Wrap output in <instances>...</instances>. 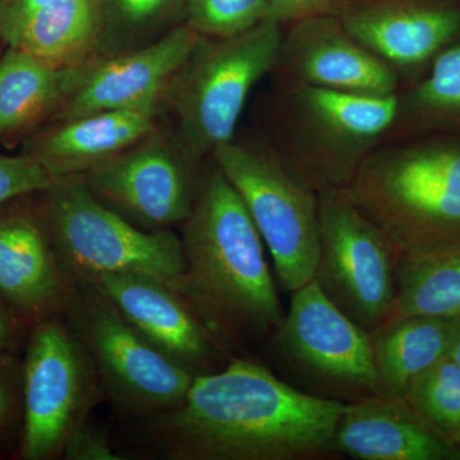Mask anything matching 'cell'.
Wrapping results in <instances>:
<instances>
[{"instance_id":"6da1fadb","label":"cell","mask_w":460,"mask_h":460,"mask_svg":"<svg viewBox=\"0 0 460 460\" xmlns=\"http://www.w3.org/2000/svg\"><path fill=\"white\" fill-rule=\"evenodd\" d=\"M345 408L233 356L222 370L195 376L180 407L142 422L166 459L299 460L332 454Z\"/></svg>"},{"instance_id":"7a4b0ae2","label":"cell","mask_w":460,"mask_h":460,"mask_svg":"<svg viewBox=\"0 0 460 460\" xmlns=\"http://www.w3.org/2000/svg\"><path fill=\"white\" fill-rule=\"evenodd\" d=\"M181 226L184 301L226 353L268 343L286 314L278 281L252 217L211 157Z\"/></svg>"},{"instance_id":"3957f363","label":"cell","mask_w":460,"mask_h":460,"mask_svg":"<svg viewBox=\"0 0 460 460\" xmlns=\"http://www.w3.org/2000/svg\"><path fill=\"white\" fill-rule=\"evenodd\" d=\"M343 192L402 253L460 247V135L386 137Z\"/></svg>"},{"instance_id":"277c9868","label":"cell","mask_w":460,"mask_h":460,"mask_svg":"<svg viewBox=\"0 0 460 460\" xmlns=\"http://www.w3.org/2000/svg\"><path fill=\"white\" fill-rule=\"evenodd\" d=\"M398 95L365 96L275 83L262 104L263 140L317 193L343 190L394 126Z\"/></svg>"},{"instance_id":"5b68a950","label":"cell","mask_w":460,"mask_h":460,"mask_svg":"<svg viewBox=\"0 0 460 460\" xmlns=\"http://www.w3.org/2000/svg\"><path fill=\"white\" fill-rule=\"evenodd\" d=\"M33 199L77 286L99 275L136 274L181 295L186 265L181 237L172 229L138 228L100 202L81 175L58 178Z\"/></svg>"},{"instance_id":"8992f818","label":"cell","mask_w":460,"mask_h":460,"mask_svg":"<svg viewBox=\"0 0 460 460\" xmlns=\"http://www.w3.org/2000/svg\"><path fill=\"white\" fill-rule=\"evenodd\" d=\"M283 31L268 20L229 38L199 36L166 105L178 138L199 162L234 140L251 91L274 68Z\"/></svg>"},{"instance_id":"52a82bcc","label":"cell","mask_w":460,"mask_h":460,"mask_svg":"<svg viewBox=\"0 0 460 460\" xmlns=\"http://www.w3.org/2000/svg\"><path fill=\"white\" fill-rule=\"evenodd\" d=\"M211 159L252 217L284 292L314 280L320 252V199L298 180L262 137L217 147Z\"/></svg>"},{"instance_id":"ba28073f","label":"cell","mask_w":460,"mask_h":460,"mask_svg":"<svg viewBox=\"0 0 460 460\" xmlns=\"http://www.w3.org/2000/svg\"><path fill=\"white\" fill-rule=\"evenodd\" d=\"M65 314L118 411L144 420L183 402L195 375L156 349L98 290L77 286Z\"/></svg>"},{"instance_id":"9c48e42d","label":"cell","mask_w":460,"mask_h":460,"mask_svg":"<svg viewBox=\"0 0 460 460\" xmlns=\"http://www.w3.org/2000/svg\"><path fill=\"white\" fill-rule=\"evenodd\" d=\"M269 350L302 390L344 402L378 395L370 332L359 328L313 280L290 295Z\"/></svg>"},{"instance_id":"30bf717a","label":"cell","mask_w":460,"mask_h":460,"mask_svg":"<svg viewBox=\"0 0 460 460\" xmlns=\"http://www.w3.org/2000/svg\"><path fill=\"white\" fill-rule=\"evenodd\" d=\"M319 199L314 280L341 313L371 334L394 313L401 250L343 190H326Z\"/></svg>"},{"instance_id":"8fae6325","label":"cell","mask_w":460,"mask_h":460,"mask_svg":"<svg viewBox=\"0 0 460 460\" xmlns=\"http://www.w3.org/2000/svg\"><path fill=\"white\" fill-rule=\"evenodd\" d=\"M102 394L93 363L66 321L53 316L33 323L22 367L21 456H62Z\"/></svg>"},{"instance_id":"7c38bea8","label":"cell","mask_w":460,"mask_h":460,"mask_svg":"<svg viewBox=\"0 0 460 460\" xmlns=\"http://www.w3.org/2000/svg\"><path fill=\"white\" fill-rule=\"evenodd\" d=\"M205 163L190 155L174 129L160 126L81 177L100 202L138 228L172 229L190 217Z\"/></svg>"},{"instance_id":"4fadbf2b","label":"cell","mask_w":460,"mask_h":460,"mask_svg":"<svg viewBox=\"0 0 460 460\" xmlns=\"http://www.w3.org/2000/svg\"><path fill=\"white\" fill-rule=\"evenodd\" d=\"M275 83L305 84L365 96H394L402 81L387 63L348 31L337 16L296 21L284 27Z\"/></svg>"},{"instance_id":"5bb4252c","label":"cell","mask_w":460,"mask_h":460,"mask_svg":"<svg viewBox=\"0 0 460 460\" xmlns=\"http://www.w3.org/2000/svg\"><path fill=\"white\" fill-rule=\"evenodd\" d=\"M335 16L394 69L402 87L460 39V0H345Z\"/></svg>"},{"instance_id":"9a60e30c","label":"cell","mask_w":460,"mask_h":460,"mask_svg":"<svg viewBox=\"0 0 460 460\" xmlns=\"http://www.w3.org/2000/svg\"><path fill=\"white\" fill-rule=\"evenodd\" d=\"M199 36L181 25L141 49L93 60L48 123L96 111H162Z\"/></svg>"},{"instance_id":"2e32d148","label":"cell","mask_w":460,"mask_h":460,"mask_svg":"<svg viewBox=\"0 0 460 460\" xmlns=\"http://www.w3.org/2000/svg\"><path fill=\"white\" fill-rule=\"evenodd\" d=\"M77 284L60 262L33 195L0 208V296L27 323L65 314Z\"/></svg>"},{"instance_id":"e0dca14e","label":"cell","mask_w":460,"mask_h":460,"mask_svg":"<svg viewBox=\"0 0 460 460\" xmlns=\"http://www.w3.org/2000/svg\"><path fill=\"white\" fill-rule=\"evenodd\" d=\"M102 293L156 349L190 374L214 372L233 356L193 313L180 293L162 281L136 274H104L84 284Z\"/></svg>"},{"instance_id":"ac0fdd59","label":"cell","mask_w":460,"mask_h":460,"mask_svg":"<svg viewBox=\"0 0 460 460\" xmlns=\"http://www.w3.org/2000/svg\"><path fill=\"white\" fill-rule=\"evenodd\" d=\"M159 111H96L44 124L22 142L53 178L77 177L137 144L160 127Z\"/></svg>"},{"instance_id":"d6986e66","label":"cell","mask_w":460,"mask_h":460,"mask_svg":"<svg viewBox=\"0 0 460 460\" xmlns=\"http://www.w3.org/2000/svg\"><path fill=\"white\" fill-rule=\"evenodd\" d=\"M332 453L358 460H460V450L429 429L407 402L380 395L347 402Z\"/></svg>"},{"instance_id":"ffe728a7","label":"cell","mask_w":460,"mask_h":460,"mask_svg":"<svg viewBox=\"0 0 460 460\" xmlns=\"http://www.w3.org/2000/svg\"><path fill=\"white\" fill-rule=\"evenodd\" d=\"M80 68H56L25 51L0 54V142H23L49 122L77 86Z\"/></svg>"},{"instance_id":"44dd1931","label":"cell","mask_w":460,"mask_h":460,"mask_svg":"<svg viewBox=\"0 0 460 460\" xmlns=\"http://www.w3.org/2000/svg\"><path fill=\"white\" fill-rule=\"evenodd\" d=\"M99 36L96 0H53L27 14L2 42L56 68H80L98 59Z\"/></svg>"},{"instance_id":"7402d4cb","label":"cell","mask_w":460,"mask_h":460,"mask_svg":"<svg viewBox=\"0 0 460 460\" xmlns=\"http://www.w3.org/2000/svg\"><path fill=\"white\" fill-rule=\"evenodd\" d=\"M452 325L441 317L410 316L371 332L378 395L402 399L411 381L447 354Z\"/></svg>"},{"instance_id":"603a6c76","label":"cell","mask_w":460,"mask_h":460,"mask_svg":"<svg viewBox=\"0 0 460 460\" xmlns=\"http://www.w3.org/2000/svg\"><path fill=\"white\" fill-rule=\"evenodd\" d=\"M420 133L460 135V39L398 93L395 122L387 137Z\"/></svg>"},{"instance_id":"cb8c5ba5","label":"cell","mask_w":460,"mask_h":460,"mask_svg":"<svg viewBox=\"0 0 460 460\" xmlns=\"http://www.w3.org/2000/svg\"><path fill=\"white\" fill-rule=\"evenodd\" d=\"M410 316L460 317V247L402 253L390 321Z\"/></svg>"},{"instance_id":"d4e9b609","label":"cell","mask_w":460,"mask_h":460,"mask_svg":"<svg viewBox=\"0 0 460 460\" xmlns=\"http://www.w3.org/2000/svg\"><path fill=\"white\" fill-rule=\"evenodd\" d=\"M98 59L141 49L184 25L186 0H96ZM96 59V60H98Z\"/></svg>"},{"instance_id":"484cf974","label":"cell","mask_w":460,"mask_h":460,"mask_svg":"<svg viewBox=\"0 0 460 460\" xmlns=\"http://www.w3.org/2000/svg\"><path fill=\"white\" fill-rule=\"evenodd\" d=\"M402 401L429 429L452 444L460 429V366L445 354L411 381Z\"/></svg>"},{"instance_id":"4316f807","label":"cell","mask_w":460,"mask_h":460,"mask_svg":"<svg viewBox=\"0 0 460 460\" xmlns=\"http://www.w3.org/2000/svg\"><path fill=\"white\" fill-rule=\"evenodd\" d=\"M269 17L268 0H186L184 25L206 38H229Z\"/></svg>"},{"instance_id":"83f0119b","label":"cell","mask_w":460,"mask_h":460,"mask_svg":"<svg viewBox=\"0 0 460 460\" xmlns=\"http://www.w3.org/2000/svg\"><path fill=\"white\" fill-rule=\"evenodd\" d=\"M56 180L25 154H0V208L13 199L40 192Z\"/></svg>"},{"instance_id":"f1b7e54d","label":"cell","mask_w":460,"mask_h":460,"mask_svg":"<svg viewBox=\"0 0 460 460\" xmlns=\"http://www.w3.org/2000/svg\"><path fill=\"white\" fill-rule=\"evenodd\" d=\"M66 460H120L111 449L107 436L89 422L80 426L66 441L62 454Z\"/></svg>"},{"instance_id":"f546056e","label":"cell","mask_w":460,"mask_h":460,"mask_svg":"<svg viewBox=\"0 0 460 460\" xmlns=\"http://www.w3.org/2000/svg\"><path fill=\"white\" fill-rule=\"evenodd\" d=\"M345 0H268L270 20L286 27L296 21L335 16Z\"/></svg>"},{"instance_id":"4dcf8cb0","label":"cell","mask_w":460,"mask_h":460,"mask_svg":"<svg viewBox=\"0 0 460 460\" xmlns=\"http://www.w3.org/2000/svg\"><path fill=\"white\" fill-rule=\"evenodd\" d=\"M9 348L0 347V432L11 425L17 414L20 404L18 384H22V377H18L14 362L8 354Z\"/></svg>"},{"instance_id":"1f68e13d","label":"cell","mask_w":460,"mask_h":460,"mask_svg":"<svg viewBox=\"0 0 460 460\" xmlns=\"http://www.w3.org/2000/svg\"><path fill=\"white\" fill-rule=\"evenodd\" d=\"M50 2L53 0H0V41L27 14Z\"/></svg>"},{"instance_id":"d6a6232c","label":"cell","mask_w":460,"mask_h":460,"mask_svg":"<svg viewBox=\"0 0 460 460\" xmlns=\"http://www.w3.org/2000/svg\"><path fill=\"white\" fill-rule=\"evenodd\" d=\"M22 317L0 296V347L11 348L22 332Z\"/></svg>"},{"instance_id":"836d02e7","label":"cell","mask_w":460,"mask_h":460,"mask_svg":"<svg viewBox=\"0 0 460 460\" xmlns=\"http://www.w3.org/2000/svg\"><path fill=\"white\" fill-rule=\"evenodd\" d=\"M452 337L447 354L460 366V317L453 319Z\"/></svg>"},{"instance_id":"e575fe53","label":"cell","mask_w":460,"mask_h":460,"mask_svg":"<svg viewBox=\"0 0 460 460\" xmlns=\"http://www.w3.org/2000/svg\"><path fill=\"white\" fill-rule=\"evenodd\" d=\"M452 444L454 445V447H456V449L460 450V429H459V431L456 432V435L454 436Z\"/></svg>"},{"instance_id":"d590c367","label":"cell","mask_w":460,"mask_h":460,"mask_svg":"<svg viewBox=\"0 0 460 460\" xmlns=\"http://www.w3.org/2000/svg\"><path fill=\"white\" fill-rule=\"evenodd\" d=\"M0 42H2V41H0Z\"/></svg>"}]
</instances>
